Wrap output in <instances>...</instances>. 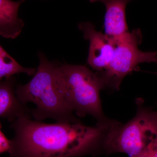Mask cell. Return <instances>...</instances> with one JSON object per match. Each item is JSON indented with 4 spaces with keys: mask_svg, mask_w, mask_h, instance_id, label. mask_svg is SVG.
Wrapping results in <instances>:
<instances>
[{
    "mask_svg": "<svg viewBox=\"0 0 157 157\" xmlns=\"http://www.w3.org/2000/svg\"><path fill=\"white\" fill-rule=\"evenodd\" d=\"M21 117L11 123L9 157H80L103 140L110 124L87 126L81 123L47 124Z\"/></svg>",
    "mask_w": 157,
    "mask_h": 157,
    "instance_id": "cell-1",
    "label": "cell"
},
{
    "mask_svg": "<svg viewBox=\"0 0 157 157\" xmlns=\"http://www.w3.org/2000/svg\"><path fill=\"white\" fill-rule=\"evenodd\" d=\"M39 64L33 77L27 83L17 84L15 93L17 99L26 105L29 102L36 105L31 114L39 121L52 119L56 122L75 123L79 121L74 115L59 90L56 74V63L48 60L39 52Z\"/></svg>",
    "mask_w": 157,
    "mask_h": 157,
    "instance_id": "cell-2",
    "label": "cell"
},
{
    "mask_svg": "<svg viewBox=\"0 0 157 157\" xmlns=\"http://www.w3.org/2000/svg\"><path fill=\"white\" fill-rule=\"evenodd\" d=\"M59 90L69 109L78 116L90 115L98 124L110 122L102 110L100 94L105 87L103 78L85 66L56 63Z\"/></svg>",
    "mask_w": 157,
    "mask_h": 157,
    "instance_id": "cell-3",
    "label": "cell"
},
{
    "mask_svg": "<svg viewBox=\"0 0 157 157\" xmlns=\"http://www.w3.org/2000/svg\"><path fill=\"white\" fill-rule=\"evenodd\" d=\"M157 141V113L140 109L124 124L113 122L102 142L108 154L121 152L135 157Z\"/></svg>",
    "mask_w": 157,
    "mask_h": 157,
    "instance_id": "cell-4",
    "label": "cell"
},
{
    "mask_svg": "<svg viewBox=\"0 0 157 157\" xmlns=\"http://www.w3.org/2000/svg\"><path fill=\"white\" fill-rule=\"evenodd\" d=\"M142 36L139 29L128 32L116 39L115 50L108 67L99 73L105 87L118 90L123 78L144 63H157V52H143L139 49Z\"/></svg>",
    "mask_w": 157,
    "mask_h": 157,
    "instance_id": "cell-5",
    "label": "cell"
},
{
    "mask_svg": "<svg viewBox=\"0 0 157 157\" xmlns=\"http://www.w3.org/2000/svg\"><path fill=\"white\" fill-rule=\"evenodd\" d=\"M78 28L85 39L89 41L87 63L94 70L102 73L111 61L116 45V39H111L96 29L92 23L82 22Z\"/></svg>",
    "mask_w": 157,
    "mask_h": 157,
    "instance_id": "cell-6",
    "label": "cell"
},
{
    "mask_svg": "<svg viewBox=\"0 0 157 157\" xmlns=\"http://www.w3.org/2000/svg\"><path fill=\"white\" fill-rule=\"evenodd\" d=\"M17 80L14 76L0 81V117L11 123L17 118H32L31 109L22 104L15 93Z\"/></svg>",
    "mask_w": 157,
    "mask_h": 157,
    "instance_id": "cell-7",
    "label": "cell"
},
{
    "mask_svg": "<svg viewBox=\"0 0 157 157\" xmlns=\"http://www.w3.org/2000/svg\"><path fill=\"white\" fill-rule=\"evenodd\" d=\"M134 0H90L100 2L106 7L104 17L105 34L116 39L129 32L126 18V8L128 3Z\"/></svg>",
    "mask_w": 157,
    "mask_h": 157,
    "instance_id": "cell-8",
    "label": "cell"
},
{
    "mask_svg": "<svg viewBox=\"0 0 157 157\" xmlns=\"http://www.w3.org/2000/svg\"><path fill=\"white\" fill-rule=\"evenodd\" d=\"M25 1L0 0V36L10 39L19 36L25 23L18 17V11L20 5Z\"/></svg>",
    "mask_w": 157,
    "mask_h": 157,
    "instance_id": "cell-9",
    "label": "cell"
},
{
    "mask_svg": "<svg viewBox=\"0 0 157 157\" xmlns=\"http://www.w3.org/2000/svg\"><path fill=\"white\" fill-rule=\"evenodd\" d=\"M37 69L22 67L0 45V81L15 74L24 73L33 76Z\"/></svg>",
    "mask_w": 157,
    "mask_h": 157,
    "instance_id": "cell-10",
    "label": "cell"
},
{
    "mask_svg": "<svg viewBox=\"0 0 157 157\" xmlns=\"http://www.w3.org/2000/svg\"><path fill=\"white\" fill-rule=\"evenodd\" d=\"M135 157H157V141L150 144Z\"/></svg>",
    "mask_w": 157,
    "mask_h": 157,
    "instance_id": "cell-11",
    "label": "cell"
},
{
    "mask_svg": "<svg viewBox=\"0 0 157 157\" xmlns=\"http://www.w3.org/2000/svg\"><path fill=\"white\" fill-rule=\"evenodd\" d=\"M2 126L0 122V154L8 151L9 148V140L1 131Z\"/></svg>",
    "mask_w": 157,
    "mask_h": 157,
    "instance_id": "cell-12",
    "label": "cell"
}]
</instances>
